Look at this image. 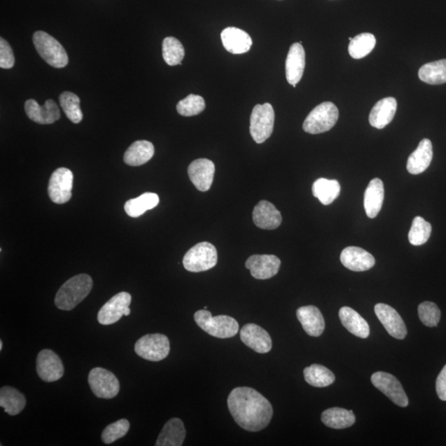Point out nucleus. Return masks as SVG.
Here are the masks:
<instances>
[{"label": "nucleus", "mask_w": 446, "mask_h": 446, "mask_svg": "<svg viewBox=\"0 0 446 446\" xmlns=\"http://www.w3.org/2000/svg\"><path fill=\"white\" fill-rule=\"evenodd\" d=\"M223 45L232 54H244L249 52L252 46V37L243 30L229 27L221 33Z\"/></svg>", "instance_id": "obj_22"}, {"label": "nucleus", "mask_w": 446, "mask_h": 446, "mask_svg": "<svg viewBox=\"0 0 446 446\" xmlns=\"http://www.w3.org/2000/svg\"><path fill=\"white\" fill-rule=\"evenodd\" d=\"M281 261L273 254H254L245 262L246 269L257 279H268L278 274Z\"/></svg>", "instance_id": "obj_14"}, {"label": "nucleus", "mask_w": 446, "mask_h": 446, "mask_svg": "<svg viewBox=\"0 0 446 446\" xmlns=\"http://www.w3.org/2000/svg\"><path fill=\"white\" fill-rule=\"evenodd\" d=\"M376 45V38L372 33L359 34L349 44V53L354 59H361L371 53Z\"/></svg>", "instance_id": "obj_36"}, {"label": "nucleus", "mask_w": 446, "mask_h": 446, "mask_svg": "<svg viewBox=\"0 0 446 446\" xmlns=\"http://www.w3.org/2000/svg\"><path fill=\"white\" fill-rule=\"evenodd\" d=\"M171 351L169 341L163 334H148L140 338L135 344V351L142 359L160 361L167 358Z\"/></svg>", "instance_id": "obj_8"}, {"label": "nucleus", "mask_w": 446, "mask_h": 446, "mask_svg": "<svg viewBox=\"0 0 446 446\" xmlns=\"http://www.w3.org/2000/svg\"><path fill=\"white\" fill-rule=\"evenodd\" d=\"M59 104L64 113L72 122L77 124L82 121L83 113L80 109V100L77 95L71 92H63L59 96Z\"/></svg>", "instance_id": "obj_38"}, {"label": "nucleus", "mask_w": 446, "mask_h": 446, "mask_svg": "<svg viewBox=\"0 0 446 446\" xmlns=\"http://www.w3.org/2000/svg\"><path fill=\"white\" fill-rule=\"evenodd\" d=\"M339 111L331 102H324L317 106L308 114L304 122L303 129L309 134H320L330 131L337 123Z\"/></svg>", "instance_id": "obj_5"}, {"label": "nucleus", "mask_w": 446, "mask_h": 446, "mask_svg": "<svg viewBox=\"0 0 446 446\" xmlns=\"http://www.w3.org/2000/svg\"><path fill=\"white\" fill-rule=\"evenodd\" d=\"M436 388L440 400L446 401V364L437 377Z\"/></svg>", "instance_id": "obj_44"}, {"label": "nucleus", "mask_w": 446, "mask_h": 446, "mask_svg": "<svg viewBox=\"0 0 446 446\" xmlns=\"http://www.w3.org/2000/svg\"><path fill=\"white\" fill-rule=\"evenodd\" d=\"M191 182L201 192L210 190L214 182L215 165L208 159H198L193 161L188 168Z\"/></svg>", "instance_id": "obj_17"}, {"label": "nucleus", "mask_w": 446, "mask_h": 446, "mask_svg": "<svg viewBox=\"0 0 446 446\" xmlns=\"http://www.w3.org/2000/svg\"><path fill=\"white\" fill-rule=\"evenodd\" d=\"M322 422L326 427L333 429H346L353 426L355 422V416L353 411L333 407L326 409L322 414Z\"/></svg>", "instance_id": "obj_31"}, {"label": "nucleus", "mask_w": 446, "mask_h": 446, "mask_svg": "<svg viewBox=\"0 0 446 446\" xmlns=\"http://www.w3.org/2000/svg\"><path fill=\"white\" fill-rule=\"evenodd\" d=\"M163 58L169 66L181 65L185 57V48L176 37H165L162 44Z\"/></svg>", "instance_id": "obj_37"}, {"label": "nucleus", "mask_w": 446, "mask_h": 446, "mask_svg": "<svg viewBox=\"0 0 446 446\" xmlns=\"http://www.w3.org/2000/svg\"><path fill=\"white\" fill-rule=\"evenodd\" d=\"M304 69L305 50L299 42H295L290 46L286 59V71L288 84L296 88L297 84L303 77Z\"/></svg>", "instance_id": "obj_20"}, {"label": "nucleus", "mask_w": 446, "mask_h": 446, "mask_svg": "<svg viewBox=\"0 0 446 446\" xmlns=\"http://www.w3.org/2000/svg\"><path fill=\"white\" fill-rule=\"evenodd\" d=\"M297 317L306 333L318 337L325 330L324 317L315 306H305L297 310Z\"/></svg>", "instance_id": "obj_21"}, {"label": "nucleus", "mask_w": 446, "mask_h": 446, "mask_svg": "<svg viewBox=\"0 0 446 446\" xmlns=\"http://www.w3.org/2000/svg\"><path fill=\"white\" fill-rule=\"evenodd\" d=\"M158 195L154 193H145L136 198L129 199L124 205L126 214L131 218H138L148 210L159 205Z\"/></svg>", "instance_id": "obj_33"}, {"label": "nucleus", "mask_w": 446, "mask_h": 446, "mask_svg": "<svg viewBox=\"0 0 446 446\" xmlns=\"http://www.w3.org/2000/svg\"><path fill=\"white\" fill-rule=\"evenodd\" d=\"M340 193L341 185L335 180L320 178L313 185V196L319 199L324 205H331L338 198Z\"/></svg>", "instance_id": "obj_32"}, {"label": "nucleus", "mask_w": 446, "mask_h": 446, "mask_svg": "<svg viewBox=\"0 0 446 446\" xmlns=\"http://www.w3.org/2000/svg\"><path fill=\"white\" fill-rule=\"evenodd\" d=\"M194 321L203 331L216 338H232L239 331V324L234 318L226 315L212 317L207 309L195 313Z\"/></svg>", "instance_id": "obj_3"}, {"label": "nucleus", "mask_w": 446, "mask_h": 446, "mask_svg": "<svg viewBox=\"0 0 446 446\" xmlns=\"http://www.w3.org/2000/svg\"><path fill=\"white\" fill-rule=\"evenodd\" d=\"M205 109V101L203 97L189 95L178 102L177 111L184 117H192L201 113Z\"/></svg>", "instance_id": "obj_40"}, {"label": "nucleus", "mask_w": 446, "mask_h": 446, "mask_svg": "<svg viewBox=\"0 0 446 446\" xmlns=\"http://www.w3.org/2000/svg\"><path fill=\"white\" fill-rule=\"evenodd\" d=\"M419 78L429 84H443L446 83V59L425 64L420 68Z\"/></svg>", "instance_id": "obj_35"}, {"label": "nucleus", "mask_w": 446, "mask_h": 446, "mask_svg": "<svg viewBox=\"0 0 446 446\" xmlns=\"http://www.w3.org/2000/svg\"><path fill=\"white\" fill-rule=\"evenodd\" d=\"M24 107L28 117L38 124H52L61 117L57 104L52 100H46L42 106L36 100H28Z\"/></svg>", "instance_id": "obj_18"}, {"label": "nucleus", "mask_w": 446, "mask_h": 446, "mask_svg": "<svg viewBox=\"0 0 446 446\" xmlns=\"http://www.w3.org/2000/svg\"><path fill=\"white\" fill-rule=\"evenodd\" d=\"M398 103L393 97H384L373 106L369 121L377 129H383L392 122L397 112Z\"/></svg>", "instance_id": "obj_24"}, {"label": "nucleus", "mask_w": 446, "mask_h": 446, "mask_svg": "<svg viewBox=\"0 0 446 446\" xmlns=\"http://www.w3.org/2000/svg\"><path fill=\"white\" fill-rule=\"evenodd\" d=\"M218 263V252L210 242H201L188 250L183 259L185 270L194 273L207 271Z\"/></svg>", "instance_id": "obj_6"}, {"label": "nucleus", "mask_w": 446, "mask_h": 446, "mask_svg": "<svg viewBox=\"0 0 446 446\" xmlns=\"http://www.w3.org/2000/svg\"><path fill=\"white\" fill-rule=\"evenodd\" d=\"M431 225L422 216H416L409 233L410 243L416 246L427 243L431 236Z\"/></svg>", "instance_id": "obj_39"}, {"label": "nucleus", "mask_w": 446, "mask_h": 446, "mask_svg": "<svg viewBox=\"0 0 446 446\" xmlns=\"http://www.w3.org/2000/svg\"><path fill=\"white\" fill-rule=\"evenodd\" d=\"M253 222L259 228L275 230L282 223V215L271 203L262 201L254 207Z\"/></svg>", "instance_id": "obj_23"}, {"label": "nucleus", "mask_w": 446, "mask_h": 446, "mask_svg": "<svg viewBox=\"0 0 446 446\" xmlns=\"http://www.w3.org/2000/svg\"><path fill=\"white\" fill-rule=\"evenodd\" d=\"M304 379L309 385L316 388H325L335 380L334 373L324 365L314 364L304 369Z\"/></svg>", "instance_id": "obj_34"}, {"label": "nucleus", "mask_w": 446, "mask_h": 446, "mask_svg": "<svg viewBox=\"0 0 446 446\" xmlns=\"http://www.w3.org/2000/svg\"><path fill=\"white\" fill-rule=\"evenodd\" d=\"M130 428V423L127 419H121L109 425L102 433V440L106 445L115 443L127 435Z\"/></svg>", "instance_id": "obj_41"}, {"label": "nucleus", "mask_w": 446, "mask_h": 446, "mask_svg": "<svg viewBox=\"0 0 446 446\" xmlns=\"http://www.w3.org/2000/svg\"><path fill=\"white\" fill-rule=\"evenodd\" d=\"M131 296L129 292H121L107 301L97 313V321L102 325H112L121 319L122 316H129Z\"/></svg>", "instance_id": "obj_10"}, {"label": "nucleus", "mask_w": 446, "mask_h": 446, "mask_svg": "<svg viewBox=\"0 0 446 446\" xmlns=\"http://www.w3.org/2000/svg\"><path fill=\"white\" fill-rule=\"evenodd\" d=\"M418 315L420 322L429 327L436 326L440 320V310L431 301H424L418 306Z\"/></svg>", "instance_id": "obj_42"}, {"label": "nucleus", "mask_w": 446, "mask_h": 446, "mask_svg": "<svg viewBox=\"0 0 446 446\" xmlns=\"http://www.w3.org/2000/svg\"><path fill=\"white\" fill-rule=\"evenodd\" d=\"M375 312L390 335L398 340H403L407 337V326L396 310L388 304H378L375 305Z\"/></svg>", "instance_id": "obj_15"}, {"label": "nucleus", "mask_w": 446, "mask_h": 446, "mask_svg": "<svg viewBox=\"0 0 446 446\" xmlns=\"http://www.w3.org/2000/svg\"><path fill=\"white\" fill-rule=\"evenodd\" d=\"M384 199V183L379 178L369 182L364 196L365 212L369 219H375L380 214Z\"/></svg>", "instance_id": "obj_26"}, {"label": "nucleus", "mask_w": 446, "mask_h": 446, "mask_svg": "<svg viewBox=\"0 0 446 446\" xmlns=\"http://www.w3.org/2000/svg\"><path fill=\"white\" fill-rule=\"evenodd\" d=\"M433 157V147L430 140L420 141L418 148L411 153L407 160V169L411 175H419L430 167Z\"/></svg>", "instance_id": "obj_25"}, {"label": "nucleus", "mask_w": 446, "mask_h": 446, "mask_svg": "<svg viewBox=\"0 0 446 446\" xmlns=\"http://www.w3.org/2000/svg\"><path fill=\"white\" fill-rule=\"evenodd\" d=\"M37 373L41 380L48 383L62 379L64 365L61 358L53 351H41L37 358Z\"/></svg>", "instance_id": "obj_13"}, {"label": "nucleus", "mask_w": 446, "mask_h": 446, "mask_svg": "<svg viewBox=\"0 0 446 446\" xmlns=\"http://www.w3.org/2000/svg\"><path fill=\"white\" fill-rule=\"evenodd\" d=\"M33 44L40 57L53 67L64 68L69 62L66 50L61 44L48 33L37 31L33 34Z\"/></svg>", "instance_id": "obj_4"}, {"label": "nucleus", "mask_w": 446, "mask_h": 446, "mask_svg": "<svg viewBox=\"0 0 446 446\" xmlns=\"http://www.w3.org/2000/svg\"><path fill=\"white\" fill-rule=\"evenodd\" d=\"M93 288V279L88 275H78L71 278L59 288L55 304L63 311H71L82 303Z\"/></svg>", "instance_id": "obj_2"}, {"label": "nucleus", "mask_w": 446, "mask_h": 446, "mask_svg": "<svg viewBox=\"0 0 446 446\" xmlns=\"http://www.w3.org/2000/svg\"><path fill=\"white\" fill-rule=\"evenodd\" d=\"M229 411L236 423L244 430L257 432L270 424L274 411L263 395L249 387H238L227 398Z\"/></svg>", "instance_id": "obj_1"}, {"label": "nucleus", "mask_w": 446, "mask_h": 446, "mask_svg": "<svg viewBox=\"0 0 446 446\" xmlns=\"http://www.w3.org/2000/svg\"><path fill=\"white\" fill-rule=\"evenodd\" d=\"M275 111L269 103L254 106L250 116V133L254 142H265L273 133Z\"/></svg>", "instance_id": "obj_7"}, {"label": "nucleus", "mask_w": 446, "mask_h": 446, "mask_svg": "<svg viewBox=\"0 0 446 446\" xmlns=\"http://www.w3.org/2000/svg\"><path fill=\"white\" fill-rule=\"evenodd\" d=\"M342 265L348 270L362 272L371 270L375 265V259L366 250L349 246L342 250L341 254Z\"/></svg>", "instance_id": "obj_19"}, {"label": "nucleus", "mask_w": 446, "mask_h": 446, "mask_svg": "<svg viewBox=\"0 0 446 446\" xmlns=\"http://www.w3.org/2000/svg\"><path fill=\"white\" fill-rule=\"evenodd\" d=\"M155 147L148 141H137L131 144L125 152L123 160L130 167H140L148 162L154 156Z\"/></svg>", "instance_id": "obj_29"}, {"label": "nucleus", "mask_w": 446, "mask_h": 446, "mask_svg": "<svg viewBox=\"0 0 446 446\" xmlns=\"http://www.w3.org/2000/svg\"><path fill=\"white\" fill-rule=\"evenodd\" d=\"M0 406L8 415L16 416L22 413L26 406V398L19 390L4 386L0 389Z\"/></svg>", "instance_id": "obj_30"}, {"label": "nucleus", "mask_w": 446, "mask_h": 446, "mask_svg": "<svg viewBox=\"0 0 446 446\" xmlns=\"http://www.w3.org/2000/svg\"><path fill=\"white\" fill-rule=\"evenodd\" d=\"M3 350V342L0 341V351Z\"/></svg>", "instance_id": "obj_45"}, {"label": "nucleus", "mask_w": 446, "mask_h": 446, "mask_svg": "<svg viewBox=\"0 0 446 446\" xmlns=\"http://www.w3.org/2000/svg\"><path fill=\"white\" fill-rule=\"evenodd\" d=\"M240 335L242 342L257 353L266 354L272 349L270 335L260 326L245 324L240 331Z\"/></svg>", "instance_id": "obj_16"}, {"label": "nucleus", "mask_w": 446, "mask_h": 446, "mask_svg": "<svg viewBox=\"0 0 446 446\" xmlns=\"http://www.w3.org/2000/svg\"><path fill=\"white\" fill-rule=\"evenodd\" d=\"M15 63V55L10 44L3 37L0 39V67L11 69Z\"/></svg>", "instance_id": "obj_43"}, {"label": "nucleus", "mask_w": 446, "mask_h": 446, "mask_svg": "<svg viewBox=\"0 0 446 446\" xmlns=\"http://www.w3.org/2000/svg\"><path fill=\"white\" fill-rule=\"evenodd\" d=\"M73 173L66 168H59L50 178L48 194L52 201L57 205H63L71 198L73 188Z\"/></svg>", "instance_id": "obj_11"}, {"label": "nucleus", "mask_w": 446, "mask_h": 446, "mask_svg": "<svg viewBox=\"0 0 446 446\" xmlns=\"http://www.w3.org/2000/svg\"><path fill=\"white\" fill-rule=\"evenodd\" d=\"M186 430L180 418H172L165 423L161 430L156 446H181L184 443Z\"/></svg>", "instance_id": "obj_27"}, {"label": "nucleus", "mask_w": 446, "mask_h": 446, "mask_svg": "<svg viewBox=\"0 0 446 446\" xmlns=\"http://www.w3.org/2000/svg\"><path fill=\"white\" fill-rule=\"evenodd\" d=\"M89 384L96 397L104 399L115 398L120 384L112 372L103 368L93 369L88 377Z\"/></svg>", "instance_id": "obj_9"}, {"label": "nucleus", "mask_w": 446, "mask_h": 446, "mask_svg": "<svg viewBox=\"0 0 446 446\" xmlns=\"http://www.w3.org/2000/svg\"><path fill=\"white\" fill-rule=\"evenodd\" d=\"M339 317L342 324L351 333L360 338H367L371 333L368 322L358 313L349 307L340 309Z\"/></svg>", "instance_id": "obj_28"}, {"label": "nucleus", "mask_w": 446, "mask_h": 446, "mask_svg": "<svg viewBox=\"0 0 446 446\" xmlns=\"http://www.w3.org/2000/svg\"><path fill=\"white\" fill-rule=\"evenodd\" d=\"M371 382L376 389L385 394L395 405L402 407L409 405V398L396 377L389 373L376 372L372 375Z\"/></svg>", "instance_id": "obj_12"}]
</instances>
